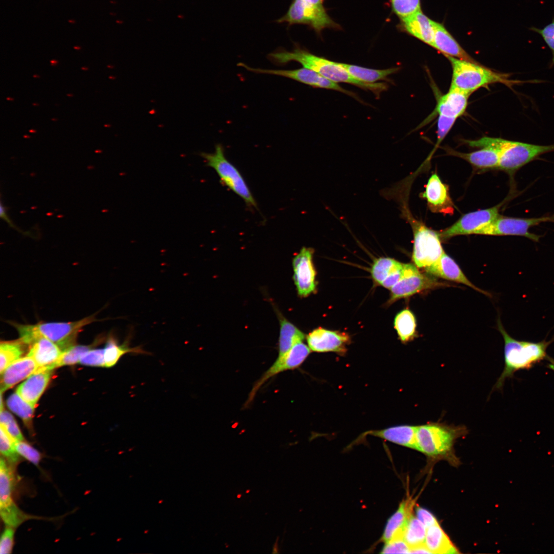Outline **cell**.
<instances>
[{"instance_id": "25", "label": "cell", "mask_w": 554, "mask_h": 554, "mask_svg": "<svg viewBox=\"0 0 554 554\" xmlns=\"http://www.w3.org/2000/svg\"><path fill=\"white\" fill-rule=\"evenodd\" d=\"M414 501L406 499L403 501L398 510L389 519L386 525L382 541L384 543L393 539L403 538L407 523L413 515Z\"/></svg>"}, {"instance_id": "10", "label": "cell", "mask_w": 554, "mask_h": 554, "mask_svg": "<svg viewBox=\"0 0 554 554\" xmlns=\"http://www.w3.org/2000/svg\"><path fill=\"white\" fill-rule=\"evenodd\" d=\"M553 222L554 215L539 218H515L500 215L490 224L478 230L476 234L488 235H519L538 242L540 235L529 232V229L542 222Z\"/></svg>"}, {"instance_id": "27", "label": "cell", "mask_w": 554, "mask_h": 554, "mask_svg": "<svg viewBox=\"0 0 554 554\" xmlns=\"http://www.w3.org/2000/svg\"><path fill=\"white\" fill-rule=\"evenodd\" d=\"M450 154L466 160L475 167L479 169L498 168L499 152L490 147H483L470 153H463L453 150L448 151Z\"/></svg>"}, {"instance_id": "37", "label": "cell", "mask_w": 554, "mask_h": 554, "mask_svg": "<svg viewBox=\"0 0 554 554\" xmlns=\"http://www.w3.org/2000/svg\"><path fill=\"white\" fill-rule=\"evenodd\" d=\"M7 405L10 410L22 419L26 426L31 431L34 407L25 401L16 392L9 397Z\"/></svg>"}, {"instance_id": "2", "label": "cell", "mask_w": 554, "mask_h": 554, "mask_svg": "<svg viewBox=\"0 0 554 554\" xmlns=\"http://www.w3.org/2000/svg\"><path fill=\"white\" fill-rule=\"evenodd\" d=\"M498 329L504 341L505 366L493 389L500 390L502 389L505 381L511 378L516 371L528 369L534 364L548 358L546 350L554 339L539 342L516 340L507 332L499 319Z\"/></svg>"}, {"instance_id": "5", "label": "cell", "mask_w": 554, "mask_h": 554, "mask_svg": "<svg viewBox=\"0 0 554 554\" xmlns=\"http://www.w3.org/2000/svg\"><path fill=\"white\" fill-rule=\"evenodd\" d=\"M468 432L464 425L430 422L417 426V450L432 458L452 454L456 440Z\"/></svg>"}, {"instance_id": "23", "label": "cell", "mask_w": 554, "mask_h": 554, "mask_svg": "<svg viewBox=\"0 0 554 554\" xmlns=\"http://www.w3.org/2000/svg\"><path fill=\"white\" fill-rule=\"evenodd\" d=\"M38 366L26 355L15 361L1 374V391L4 392L35 372Z\"/></svg>"}, {"instance_id": "8", "label": "cell", "mask_w": 554, "mask_h": 554, "mask_svg": "<svg viewBox=\"0 0 554 554\" xmlns=\"http://www.w3.org/2000/svg\"><path fill=\"white\" fill-rule=\"evenodd\" d=\"M277 21L289 25H307L317 33L325 28H341L327 14L323 0H293L287 13Z\"/></svg>"}, {"instance_id": "14", "label": "cell", "mask_w": 554, "mask_h": 554, "mask_svg": "<svg viewBox=\"0 0 554 554\" xmlns=\"http://www.w3.org/2000/svg\"><path fill=\"white\" fill-rule=\"evenodd\" d=\"M500 206L499 205L463 215L451 226L439 233L441 239H447L459 235L476 234L500 215Z\"/></svg>"}, {"instance_id": "35", "label": "cell", "mask_w": 554, "mask_h": 554, "mask_svg": "<svg viewBox=\"0 0 554 554\" xmlns=\"http://www.w3.org/2000/svg\"><path fill=\"white\" fill-rule=\"evenodd\" d=\"M427 528L412 515L403 533V539L411 549L425 545Z\"/></svg>"}, {"instance_id": "40", "label": "cell", "mask_w": 554, "mask_h": 554, "mask_svg": "<svg viewBox=\"0 0 554 554\" xmlns=\"http://www.w3.org/2000/svg\"><path fill=\"white\" fill-rule=\"evenodd\" d=\"M392 11L400 18L407 17L421 9V0H390Z\"/></svg>"}, {"instance_id": "49", "label": "cell", "mask_w": 554, "mask_h": 554, "mask_svg": "<svg viewBox=\"0 0 554 554\" xmlns=\"http://www.w3.org/2000/svg\"><path fill=\"white\" fill-rule=\"evenodd\" d=\"M1 217L6 222L10 227L16 229V227L13 225L12 222L11 221L7 214L5 207L4 206L2 203L1 204Z\"/></svg>"}, {"instance_id": "11", "label": "cell", "mask_w": 554, "mask_h": 554, "mask_svg": "<svg viewBox=\"0 0 554 554\" xmlns=\"http://www.w3.org/2000/svg\"><path fill=\"white\" fill-rule=\"evenodd\" d=\"M310 350L309 347L302 341L294 345L283 355L278 357L272 365L255 382L244 407L247 408L251 404L258 391L269 379L281 372L299 367L309 355Z\"/></svg>"}, {"instance_id": "30", "label": "cell", "mask_w": 554, "mask_h": 554, "mask_svg": "<svg viewBox=\"0 0 554 554\" xmlns=\"http://www.w3.org/2000/svg\"><path fill=\"white\" fill-rule=\"evenodd\" d=\"M279 320L280 329L278 357H281L286 353L294 345L303 341L305 335L284 316L280 315Z\"/></svg>"}, {"instance_id": "13", "label": "cell", "mask_w": 554, "mask_h": 554, "mask_svg": "<svg viewBox=\"0 0 554 554\" xmlns=\"http://www.w3.org/2000/svg\"><path fill=\"white\" fill-rule=\"evenodd\" d=\"M238 65L254 73L285 77L311 87L338 91L358 99L357 95L353 92L343 89L337 83L323 76L316 72L305 67L294 70H275L252 68L243 63H240Z\"/></svg>"}, {"instance_id": "1", "label": "cell", "mask_w": 554, "mask_h": 554, "mask_svg": "<svg viewBox=\"0 0 554 554\" xmlns=\"http://www.w3.org/2000/svg\"><path fill=\"white\" fill-rule=\"evenodd\" d=\"M268 58L278 65H286L291 61L298 62L303 67L312 70L335 83L352 84L362 89H368L377 95L388 87L385 83H368L360 81L353 77L341 63L318 56L298 46L291 51L282 49L272 52L268 55Z\"/></svg>"}, {"instance_id": "38", "label": "cell", "mask_w": 554, "mask_h": 554, "mask_svg": "<svg viewBox=\"0 0 554 554\" xmlns=\"http://www.w3.org/2000/svg\"><path fill=\"white\" fill-rule=\"evenodd\" d=\"M0 450L1 455L12 466H16L19 461V454L15 448V442L1 425Z\"/></svg>"}, {"instance_id": "6", "label": "cell", "mask_w": 554, "mask_h": 554, "mask_svg": "<svg viewBox=\"0 0 554 554\" xmlns=\"http://www.w3.org/2000/svg\"><path fill=\"white\" fill-rule=\"evenodd\" d=\"M445 56L450 62L452 70L450 88L470 95L478 89L493 83H502L511 87L521 83L509 79V74L499 73L477 62Z\"/></svg>"}, {"instance_id": "4", "label": "cell", "mask_w": 554, "mask_h": 554, "mask_svg": "<svg viewBox=\"0 0 554 554\" xmlns=\"http://www.w3.org/2000/svg\"><path fill=\"white\" fill-rule=\"evenodd\" d=\"M464 142L472 147L497 150L500 156L498 168L508 172L517 170L542 154L554 151V145H538L487 136Z\"/></svg>"}, {"instance_id": "19", "label": "cell", "mask_w": 554, "mask_h": 554, "mask_svg": "<svg viewBox=\"0 0 554 554\" xmlns=\"http://www.w3.org/2000/svg\"><path fill=\"white\" fill-rule=\"evenodd\" d=\"M424 269L429 274L462 283L481 293L489 294L474 285L467 278L457 263L445 252L437 262Z\"/></svg>"}, {"instance_id": "53", "label": "cell", "mask_w": 554, "mask_h": 554, "mask_svg": "<svg viewBox=\"0 0 554 554\" xmlns=\"http://www.w3.org/2000/svg\"><path fill=\"white\" fill-rule=\"evenodd\" d=\"M7 100H11V101H12V100H13V98H10V97H7Z\"/></svg>"}, {"instance_id": "46", "label": "cell", "mask_w": 554, "mask_h": 554, "mask_svg": "<svg viewBox=\"0 0 554 554\" xmlns=\"http://www.w3.org/2000/svg\"><path fill=\"white\" fill-rule=\"evenodd\" d=\"M15 528L6 526L4 530L0 540V553H10L12 551L14 543Z\"/></svg>"}, {"instance_id": "47", "label": "cell", "mask_w": 554, "mask_h": 554, "mask_svg": "<svg viewBox=\"0 0 554 554\" xmlns=\"http://www.w3.org/2000/svg\"><path fill=\"white\" fill-rule=\"evenodd\" d=\"M454 118L447 117L439 115L438 120V143L443 140L452 128L456 120Z\"/></svg>"}, {"instance_id": "29", "label": "cell", "mask_w": 554, "mask_h": 554, "mask_svg": "<svg viewBox=\"0 0 554 554\" xmlns=\"http://www.w3.org/2000/svg\"><path fill=\"white\" fill-rule=\"evenodd\" d=\"M130 336H128L124 342L120 345L113 335H110L108 337L104 348L106 367H111L115 365L120 359L126 353H148L140 346L130 347Z\"/></svg>"}, {"instance_id": "15", "label": "cell", "mask_w": 554, "mask_h": 554, "mask_svg": "<svg viewBox=\"0 0 554 554\" xmlns=\"http://www.w3.org/2000/svg\"><path fill=\"white\" fill-rule=\"evenodd\" d=\"M314 250L303 247L293 258V281L299 295L306 297L315 291L316 272L312 258Z\"/></svg>"}, {"instance_id": "31", "label": "cell", "mask_w": 554, "mask_h": 554, "mask_svg": "<svg viewBox=\"0 0 554 554\" xmlns=\"http://www.w3.org/2000/svg\"><path fill=\"white\" fill-rule=\"evenodd\" d=\"M13 468L4 458L0 461V509L15 505L12 499L14 487Z\"/></svg>"}, {"instance_id": "9", "label": "cell", "mask_w": 554, "mask_h": 554, "mask_svg": "<svg viewBox=\"0 0 554 554\" xmlns=\"http://www.w3.org/2000/svg\"><path fill=\"white\" fill-rule=\"evenodd\" d=\"M413 233L412 259L419 268H427L437 262L445 252L439 233L422 222L407 216Z\"/></svg>"}, {"instance_id": "3", "label": "cell", "mask_w": 554, "mask_h": 554, "mask_svg": "<svg viewBox=\"0 0 554 554\" xmlns=\"http://www.w3.org/2000/svg\"><path fill=\"white\" fill-rule=\"evenodd\" d=\"M97 320L95 314L80 320L70 322H40L35 324H20L11 322L21 340L29 347L40 338H45L55 343L63 351L75 345L82 328Z\"/></svg>"}, {"instance_id": "34", "label": "cell", "mask_w": 554, "mask_h": 554, "mask_svg": "<svg viewBox=\"0 0 554 554\" xmlns=\"http://www.w3.org/2000/svg\"><path fill=\"white\" fill-rule=\"evenodd\" d=\"M21 340L2 341L0 344V373L25 353L26 346Z\"/></svg>"}, {"instance_id": "17", "label": "cell", "mask_w": 554, "mask_h": 554, "mask_svg": "<svg viewBox=\"0 0 554 554\" xmlns=\"http://www.w3.org/2000/svg\"><path fill=\"white\" fill-rule=\"evenodd\" d=\"M423 197L426 199L432 212L446 214L453 212V205L448 186L442 182L437 173H433L429 179Z\"/></svg>"}, {"instance_id": "58", "label": "cell", "mask_w": 554, "mask_h": 554, "mask_svg": "<svg viewBox=\"0 0 554 554\" xmlns=\"http://www.w3.org/2000/svg\"><path fill=\"white\" fill-rule=\"evenodd\" d=\"M24 137H29V136H24Z\"/></svg>"}, {"instance_id": "44", "label": "cell", "mask_w": 554, "mask_h": 554, "mask_svg": "<svg viewBox=\"0 0 554 554\" xmlns=\"http://www.w3.org/2000/svg\"><path fill=\"white\" fill-rule=\"evenodd\" d=\"M382 553H409L410 548L403 538H397L385 543Z\"/></svg>"}, {"instance_id": "50", "label": "cell", "mask_w": 554, "mask_h": 554, "mask_svg": "<svg viewBox=\"0 0 554 554\" xmlns=\"http://www.w3.org/2000/svg\"><path fill=\"white\" fill-rule=\"evenodd\" d=\"M411 553H431L430 550L425 545L412 549L410 551Z\"/></svg>"}, {"instance_id": "51", "label": "cell", "mask_w": 554, "mask_h": 554, "mask_svg": "<svg viewBox=\"0 0 554 554\" xmlns=\"http://www.w3.org/2000/svg\"><path fill=\"white\" fill-rule=\"evenodd\" d=\"M548 367L549 369L554 371V362H551L548 365Z\"/></svg>"}, {"instance_id": "43", "label": "cell", "mask_w": 554, "mask_h": 554, "mask_svg": "<svg viewBox=\"0 0 554 554\" xmlns=\"http://www.w3.org/2000/svg\"><path fill=\"white\" fill-rule=\"evenodd\" d=\"M79 363L87 366L105 367L104 348L89 350L81 357Z\"/></svg>"}, {"instance_id": "16", "label": "cell", "mask_w": 554, "mask_h": 554, "mask_svg": "<svg viewBox=\"0 0 554 554\" xmlns=\"http://www.w3.org/2000/svg\"><path fill=\"white\" fill-rule=\"evenodd\" d=\"M307 341L309 348L312 351H332L343 354L346 352L350 339L346 333L319 327L308 334Z\"/></svg>"}, {"instance_id": "57", "label": "cell", "mask_w": 554, "mask_h": 554, "mask_svg": "<svg viewBox=\"0 0 554 554\" xmlns=\"http://www.w3.org/2000/svg\"><path fill=\"white\" fill-rule=\"evenodd\" d=\"M33 77H39V76H38V75H33Z\"/></svg>"}, {"instance_id": "59", "label": "cell", "mask_w": 554, "mask_h": 554, "mask_svg": "<svg viewBox=\"0 0 554 554\" xmlns=\"http://www.w3.org/2000/svg\"><path fill=\"white\" fill-rule=\"evenodd\" d=\"M33 105H37V104H33Z\"/></svg>"}, {"instance_id": "26", "label": "cell", "mask_w": 554, "mask_h": 554, "mask_svg": "<svg viewBox=\"0 0 554 554\" xmlns=\"http://www.w3.org/2000/svg\"><path fill=\"white\" fill-rule=\"evenodd\" d=\"M417 426L399 425L382 430H372L365 433L379 437L392 443L417 450L416 442Z\"/></svg>"}, {"instance_id": "45", "label": "cell", "mask_w": 554, "mask_h": 554, "mask_svg": "<svg viewBox=\"0 0 554 554\" xmlns=\"http://www.w3.org/2000/svg\"><path fill=\"white\" fill-rule=\"evenodd\" d=\"M530 30L540 34L551 50L552 53V63H554V18L551 22L543 28L531 27Z\"/></svg>"}, {"instance_id": "54", "label": "cell", "mask_w": 554, "mask_h": 554, "mask_svg": "<svg viewBox=\"0 0 554 554\" xmlns=\"http://www.w3.org/2000/svg\"><path fill=\"white\" fill-rule=\"evenodd\" d=\"M82 69H84V70H87L88 69H87V68L82 67Z\"/></svg>"}, {"instance_id": "7", "label": "cell", "mask_w": 554, "mask_h": 554, "mask_svg": "<svg viewBox=\"0 0 554 554\" xmlns=\"http://www.w3.org/2000/svg\"><path fill=\"white\" fill-rule=\"evenodd\" d=\"M200 155L206 165L215 170L222 184L241 197L247 205L257 208L256 202L244 177L226 157L222 145L217 144L213 153L202 152Z\"/></svg>"}, {"instance_id": "56", "label": "cell", "mask_w": 554, "mask_h": 554, "mask_svg": "<svg viewBox=\"0 0 554 554\" xmlns=\"http://www.w3.org/2000/svg\"><path fill=\"white\" fill-rule=\"evenodd\" d=\"M67 96H72V94H67Z\"/></svg>"}, {"instance_id": "21", "label": "cell", "mask_w": 554, "mask_h": 554, "mask_svg": "<svg viewBox=\"0 0 554 554\" xmlns=\"http://www.w3.org/2000/svg\"><path fill=\"white\" fill-rule=\"evenodd\" d=\"M63 351L51 341L40 338L29 346L27 355L31 357L38 369H54Z\"/></svg>"}, {"instance_id": "55", "label": "cell", "mask_w": 554, "mask_h": 554, "mask_svg": "<svg viewBox=\"0 0 554 554\" xmlns=\"http://www.w3.org/2000/svg\"><path fill=\"white\" fill-rule=\"evenodd\" d=\"M51 63H52L54 64V63H56V62L55 61H51Z\"/></svg>"}, {"instance_id": "12", "label": "cell", "mask_w": 554, "mask_h": 554, "mask_svg": "<svg viewBox=\"0 0 554 554\" xmlns=\"http://www.w3.org/2000/svg\"><path fill=\"white\" fill-rule=\"evenodd\" d=\"M402 273L400 281L390 288V302L444 285L430 274L421 273L417 267L411 264H403Z\"/></svg>"}, {"instance_id": "22", "label": "cell", "mask_w": 554, "mask_h": 554, "mask_svg": "<svg viewBox=\"0 0 554 554\" xmlns=\"http://www.w3.org/2000/svg\"><path fill=\"white\" fill-rule=\"evenodd\" d=\"M400 19V29L428 45L432 46L433 21L421 10Z\"/></svg>"}, {"instance_id": "28", "label": "cell", "mask_w": 554, "mask_h": 554, "mask_svg": "<svg viewBox=\"0 0 554 554\" xmlns=\"http://www.w3.org/2000/svg\"><path fill=\"white\" fill-rule=\"evenodd\" d=\"M425 544L431 553H459L439 523L427 528Z\"/></svg>"}, {"instance_id": "20", "label": "cell", "mask_w": 554, "mask_h": 554, "mask_svg": "<svg viewBox=\"0 0 554 554\" xmlns=\"http://www.w3.org/2000/svg\"><path fill=\"white\" fill-rule=\"evenodd\" d=\"M53 370L49 369L37 370L17 387L16 392L35 407L49 384Z\"/></svg>"}, {"instance_id": "48", "label": "cell", "mask_w": 554, "mask_h": 554, "mask_svg": "<svg viewBox=\"0 0 554 554\" xmlns=\"http://www.w3.org/2000/svg\"><path fill=\"white\" fill-rule=\"evenodd\" d=\"M416 515L417 518L427 528L438 523L435 517L428 510L422 507H417Z\"/></svg>"}, {"instance_id": "41", "label": "cell", "mask_w": 554, "mask_h": 554, "mask_svg": "<svg viewBox=\"0 0 554 554\" xmlns=\"http://www.w3.org/2000/svg\"><path fill=\"white\" fill-rule=\"evenodd\" d=\"M0 421L1 425L15 442L24 441L15 420L10 412L5 410L1 411Z\"/></svg>"}, {"instance_id": "18", "label": "cell", "mask_w": 554, "mask_h": 554, "mask_svg": "<svg viewBox=\"0 0 554 554\" xmlns=\"http://www.w3.org/2000/svg\"><path fill=\"white\" fill-rule=\"evenodd\" d=\"M470 95L456 89L450 88L446 94L440 96L436 107L425 120L430 121L435 115L457 118L465 111Z\"/></svg>"}, {"instance_id": "36", "label": "cell", "mask_w": 554, "mask_h": 554, "mask_svg": "<svg viewBox=\"0 0 554 554\" xmlns=\"http://www.w3.org/2000/svg\"><path fill=\"white\" fill-rule=\"evenodd\" d=\"M403 264L389 258H381L375 260L372 268L371 275L374 280L381 285L392 274L400 271Z\"/></svg>"}, {"instance_id": "32", "label": "cell", "mask_w": 554, "mask_h": 554, "mask_svg": "<svg viewBox=\"0 0 554 554\" xmlns=\"http://www.w3.org/2000/svg\"><path fill=\"white\" fill-rule=\"evenodd\" d=\"M341 65L355 78L368 83H373L380 80L390 81L387 78L388 76L396 73L399 70L398 67L379 70L345 63H341Z\"/></svg>"}, {"instance_id": "33", "label": "cell", "mask_w": 554, "mask_h": 554, "mask_svg": "<svg viewBox=\"0 0 554 554\" xmlns=\"http://www.w3.org/2000/svg\"><path fill=\"white\" fill-rule=\"evenodd\" d=\"M394 328L399 339L407 343L416 337V321L412 312L405 309L398 313L394 319Z\"/></svg>"}, {"instance_id": "39", "label": "cell", "mask_w": 554, "mask_h": 554, "mask_svg": "<svg viewBox=\"0 0 554 554\" xmlns=\"http://www.w3.org/2000/svg\"><path fill=\"white\" fill-rule=\"evenodd\" d=\"M93 345H74L63 351L56 364V368L64 365H72L80 362L81 357L91 349Z\"/></svg>"}, {"instance_id": "24", "label": "cell", "mask_w": 554, "mask_h": 554, "mask_svg": "<svg viewBox=\"0 0 554 554\" xmlns=\"http://www.w3.org/2000/svg\"><path fill=\"white\" fill-rule=\"evenodd\" d=\"M433 27L434 35L432 47L445 56L476 62L442 24L433 21Z\"/></svg>"}, {"instance_id": "52", "label": "cell", "mask_w": 554, "mask_h": 554, "mask_svg": "<svg viewBox=\"0 0 554 554\" xmlns=\"http://www.w3.org/2000/svg\"><path fill=\"white\" fill-rule=\"evenodd\" d=\"M29 131L30 132H36V131H35V130H33V129H30V130H29Z\"/></svg>"}, {"instance_id": "42", "label": "cell", "mask_w": 554, "mask_h": 554, "mask_svg": "<svg viewBox=\"0 0 554 554\" xmlns=\"http://www.w3.org/2000/svg\"><path fill=\"white\" fill-rule=\"evenodd\" d=\"M15 448L17 452L25 459L37 466L42 459L41 453L24 441L15 443Z\"/></svg>"}]
</instances>
